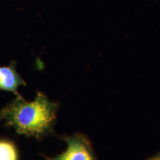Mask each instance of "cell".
Returning <instances> with one entry per match:
<instances>
[{
    "label": "cell",
    "instance_id": "cell-3",
    "mask_svg": "<svg viewBox=\"0 0 160 160\" xmlns=\"http://www.w3.org/2000/svg\"><path fill=\"white\" fill-rule=\"evenodd\" d=\"M15 65L12 63L8 67H0V90L12 92L17 96L18 86L26 84L17 73Z\"/></svg>",
    "mask_w": 160,
    "mask_h": 160
},
{
    "label": "cell",
    "instance_id": "cell-4",
    "mask_svg": "<svg viewBox=\"0 0 160 160\" xmlns=\"http://www.w3.org/2000/svg\"><path fill=\"white\" fill-rule=\"evenodd\" d=\"M17 152L14 145L8 142H0V160H17Z\"/></svg>",
    "mask_w": 160,
    "mask_h": 160
},
{
    "label": "cell",
    "instance_id": "cell-2",
    "mask_svg": "<svg viewBox=\"0 0 160 160\" xmlns=\"http://www.w3.org/2000/svg\"><path fill=\"white\" fill-rule=\"evenodd\" d=\"M68 143L67 151L53 158L48 160H96L86 138L80 135L64 138Z\"/></svg>",
    "mask_w": 160,
    "mask_h": 160
},
{
    "label": "cell",
    "instance_id": "cell-5",
    "mask_svg": "<svg viewBox=\"0 0 160 160\" xmlns=\"http://www.w3.org/2000/svg\"><path fill=\"white\" fill-rule=\"evenodd\" d=\"M151 160H160V158H155L154 159Z\"/></svg>",
    "mask_w": 160,
    "mask_h": 160
},
{
    "label": "cell",
    "instance_id": "cell-1",
    "mask_svg": "<svg viewBox=\"0 0 160 160\" xmlns=\"http://www.w3.org/2000/svg\"><path fill=\"white\" fill-rule=\"evenodd\" d=\"M58 104L39 92L33 102L26 101L19 94L0 113V119L13 127L17 133L40 138L52 131Z\"/></svg>",
    "mask_w": 160,
    "mask_h": 160
}]
</instances>
